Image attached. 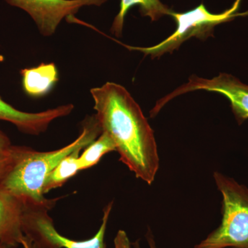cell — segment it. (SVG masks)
<instances>
[{
	"instance_id": "ffe728a7",
	"label": "cell",
	"mask_w": 248,
	"mask_h": 248,
	"mask_svg": "<svg viewBox=\"0 0 248 248\" xmlns=\"http://www.w3.org/2000/svg\"></svg>"
},
{
	"instance_id": "2e32d148",
	"label": "cell",
	"mask_w": 248,
	"mask_h": 248,
	"mask_svg": "<svg viewBox=\"0 0 248 248\" xmlns=\"http://www.w3.org/2000/svg\"><path fill=\"white\" fill-rule=\"evenodd\" d=\"M12 146L9 137L4 132L0 130V154L9 151Z\"/></svg>"
},
{
	"instance_id": "d6986e66",
	"label": "cell",
	"mask_w": 248,
	"mask_h": 248,
	"mask_svg": "<svg viewBox=\"0 0 248 248\" xmlns=\"http://www.w3.org/2000/svg\"><path fill=\"white\" fill-rule=\"evenodd\" d=\"M0 248H11L9 246H6V245L2 244L0 243Z\"/></svg>"
},
{
	"instance_id": "ba28073f",
	"label": "cell",
	"mask_w": 248,
	"mask_h": 248,
	"mask_svg": "<svg viewBox=\"0 0 248 248\" xmlns=\"http://www.w3.org/2000/svg\"><path fill=\"white\" fill-rule=\"evenodd\" d=\"M73 109L74 106L69 104L40 112H23L15 108L0 97V120L14 124L19 131L28 135H39L45 133L54 120L70 115Z\"/></svg>"
},
{
	"instance_id": "52a82bcc",
	"label": "cell",
	"mask_w": 248,
	"mask_h": 248,
	"mask_svg": "<svg viewBox=\"0 0 248 248\" xmlns=\"http://www.w3.org/2000/svg\"><path fill=\"white\" fill-rule=\"evenodd\" d=\"M27 12L45 37L53 35L63 19H71L84 6H99L107 0H6Z\"/></svg>"
},
{
	"instance_id": "5b68a950",
	"label": "cell",
	"mask_w": 248,
	"mask_h": 248,
	"mask_svg": "<svg viewBox=\"0 0 248 248\" xmlns=\"http://www.w3.org/2000/svg\"><path fill=\"white\" fill-rule=\"evenodd\" d=\"M113 202L104 209L102 224L94 236L86 241H76L62 236L49 216L53 207L25 205L23 217V232L35 248H107L105 235Z\"/></svg>"
},
{
	"instance_id": "9c48e42d",
	"label": "cell",
	"mask_w": 248,
	"mask_h": 248,
	"mask_svg": "<svg viewBox=\"0 0 248 248\" xmlns=\"http://www.w3.org/2000/svg\"><path fill=\"white\" fill-rule=\"evenodd\" d=\"M25 203L20 198L0 187V243L11 248L21 245L24 237L23 217Z\"/></svg>"
},
{
	"instance_id": "7c38bea8",
	"label": "cell",
	"mask_w": 248,
	"mask_h": 248,
	"mask_svg": "<svg viewBox=\"0 0 248 248\" xmlns=\"http://www.w3.org/2000/svg\"><path fill=\"white\" fill-rule=\"evenodd\" d=\"M81 150H76L62 159L61 162L47 176L44 183V195L53 189L62 187L68 179L79 172V157Z\"/></svg>"
},
{
	"instance_id": "ac0fdd59",
	"label": "cell",
	"mask_w": 248,
	"mask_h": 248,
	"mask_svg": "<svg viewBox=\"0 0 248 248\" xmlns=\"http://www.w3.org/2000/svg\"><path fill=\"white\" fill-rule=\"evenodd\" d=\"M21 246H22L23 248H35L30 240L28 239L25 235H24V237L23 238L22 241H21Z\"/></svg>"
},
{
	"instance_id": "3957f363",
	"label": "cell",
	"mask_w": 248,
	"mask_h": 248,
	"mask_svg": "<svg viewBox=\"0 0 248 248\" xmlns=\"http://www.w3.org/2000/svg\"><path fill=\"white\" fill-rule=\"evenodd\" d=\"M213 177L222 195L221 223L194 248H248V187L217 171Z\"/></svg>"
},
{
	"instance_id": "277c9868",
	"label": "cell",
	"mask_w": 248,
	"mask_h": 248,
	"mask_svg": "<svg viewBox=\"0 0 248 248\" xmlns=\"http://www.w3.org/2000/svg\"><path fill=\"white\" fill-rule=\"evenodd\" d=\"M241 1L236 0L231 9L220 14H211L203 4L185 13L179 14L170 11L169 15L175 20L177 29L166 40L148 48L123 45L129 50L141 52L146 55H151L153 58L171 53L191 37L207 38L213 33L214 28L217 25L232 20L238 16H248V11L244 14L237 13Z\"/></svg>"
},
{
	"instance_id": "5bb4252c",
	"label": "cell",
	"mask_w": 248,
	"mask_h": 248,
	"mask_svg": "<svg viewBox=\"0 0 248 248\" xmlns=\"http://www.w3.org/2000/svg\"><path fill=\"white\" fill-rule=\"evenodd\" d=\"M25 146H12L9 151L0 154V183L4 180L17 162Z\"/></svg>"
},
{
	"instance_id": "7a4b0ae2",
	"label": "cell",
	"mask_w": 248,
	"mask_h": 248,
	"mask_svg": "<svg viewBox=\"0 0 248 248\" xmlns=\"http://www.w3.org/2000/svg\"><path fill=\"white\" fill-rule=\"evenodd\" d=\"M79 136L70 144L49 152H38L25 147L22 155L0 183V187L20 198L25 205L54 206L58 199L46 200L43 193L46 178L72 153L84 149L102 133L96 115L86 116Z\"/></svg>"
},
{
	"instance_id": "6da1fadb",
	"label": "cell",
	"mask_w": 248,
	"mask_h": 248,
	"mask_svg": "<svg viewBox=\"0 0 248 248\" xmlns=\"http://www.w3.org/2000/svg\"><path fill=\"white\" fill-rule=\"evenodd\" d=\"M91 94L102 132L115 143L120 161L138 179L151 185L160 160L154 131L141 108L124 86L116 83L93 88Z\"/></svg>"
},
{
	"instance_id": "4fadbf2b",
	"label": "cell",
	"mask_w": 248,
	"mask_h": 248,
	"mask_svg": "<svg viewBox=\"0 0 248 248\" xmlns=\"http://www.w3.org/2000/svg\"><path fill=\"white\" fill-rule=\"evenodd\" d=\"M112 151H116L115 143L107 133L102 132L94 141L85 148L82 154L79 155L80 170L95 166L103 156Z\"/></svg>"
},
{
	"instance_id": "30bf717a",
	"label": "cell",
	"mask_w": 248,
	"mask_h": 248,
	"mask_svg": "<svg viewBox=\"0 0 248 248\" xmlns=\"http://www.w3.org/2000/svg\"><path fill=\"white\" fill-rule=\"evenodd\" d=\"M20 74L23 89L32 97L48 94L59 80L58 68L54 63H42L37 66L24 68Z\"/></svg>"
},
{
	"instance_id": "9a60e30c",
	"label": "cell",
	"mask_w": 248,
	"mask_h": 248,
	"mask_svg": "<svg viewBox=\"0 0 248 248\" xmlns=\"http://www.w3.org/2000/svg\"><path fill=\"white\" fill-rule=\"evenodd\" d=\"M132 244L125 231L120 230L114 239L115 248H131Z\"/></svg>"
},
{
	"instance_id": "8992f818",
	"label": "cell",
	"mask_w": 248,
	"mask_h": 248,
	"mask_svg": "<svg viewBox=\"0 0 248 248\" xmlns=\"http://www.w3.org/2000/svg\"><path fill=\"white\" fill-rule=\"evenodd\" d=\"M200 90L218 93L228 98L231 102L233 113L239 124L243 123L248 119V86L243 84L235 77L227 73H220L219 76L213 79L191 77L188 82L160 99L153 110V114L157 113L166 103L174 97L191 91Z\"/></svg>"
},
{
	"instance_id": "e0dca14e",
	"label": "cell",
	"mask_w": 248,
	"mask_h": 248,
	"mask_svg": "<svg viewBox=\"0 0 248 248\" xmlns=\"http://www.w3.org/2000/svg\"><path fill=\"white\" fill-rule=\"evenodd\" d=\"M146 238L150 248H156L154 236H153V233H152L150 228H148V231H147ZM132 245H133L135 248H141V247H140L139 241H135V242L133 243Z\"/></svg>"
},
{
	"instance_id": "8fae6325",
	"label": "cell",
	"mask_w": 248,
	"mask_h": 248,
	"mask_svg": "<svg viewBox=\"0 0 248 248\" xmlns=\"http://www.w3.org/2000/svg\"><path fill=\"white\" fill-rule=\"evenodd\" d=\"M136 5L140 6L142 16L149 17L152 21L157 20L165 15H169L171 11L159 0H121L120 11L110 29L114 35L118 37L122 36L125 16L129 9Z\"/></svg>"
}]
</instances>
